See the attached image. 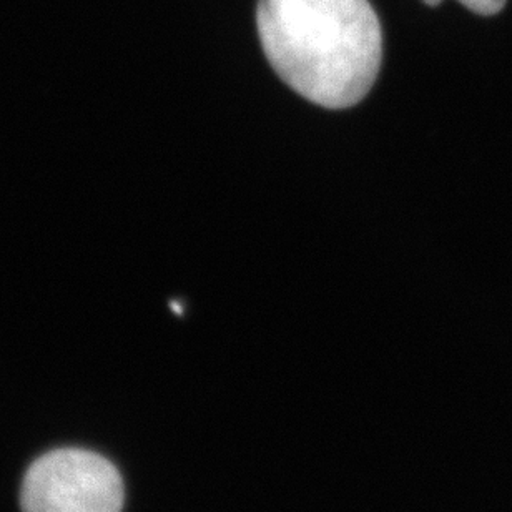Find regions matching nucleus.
<instances>
[{
    "mask_svg": "<svg viewBox=\"0 0 512 512\" xmlns=\"http://www.w3.org/2000/svg\"><path fill=\"white\" fill-rule=\"evenodd\" d=\"M256 25L278 77L313 104L350 109L373 89L383 32L368 0H258Z\"/></svg>",
    "mask_w": 512,
    "mask_h": 512,
    "instance_id": "f257e3e1",
    "label": "nucleus"
},
{
    "mask_svg": "<svg viewBox=\"0 0 512 512\" xmlns=\"http://www.w3.org/2000/svg\"><path fill=\"white\" fill-rule=\"evenodd\" d=\"M20 504L24 512H122L124 483L100 454L59 449L30 466Z\"/></svg>",
    "mask_w": 512,
    "mask_h": 512,
    "instance_id": "f03ea898",
    "label": "nucleus"
},
{
    "mask_svg": "<svg viewBox=\"0 0 512 512\" xmlns=\"http://www.w3.org/2000/svg\"><path fill=\"white\" fill-rule=\"evenodd\" d=\"M423 2L424 4L431 5V7H436L443 0H423ZM458 2H461L466 9L473 10V12L479 15L498 14L506 5V0H458Z\"/></svg>",
    "mask_w": 512,
    "mask_h": 512,
    "instance_id": "7ed1b4c3",
    "label": "nucleus"
}]
</instances>
